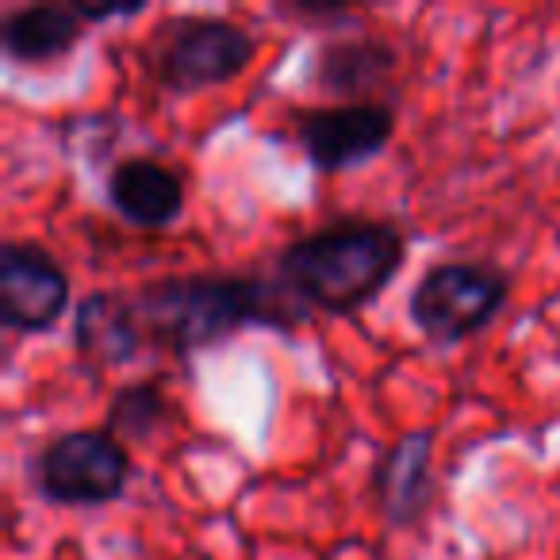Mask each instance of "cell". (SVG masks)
<instances>
[{"instance_id": "obj_8", "label": "cell", "mask_w": 560, "mask_h": 560, "mask_svg": "<svg viewBox=\"0 0 560 560\" xmlns=\"http://www.w3.org/2000/svg\"><path fill=\"white\" fill-rule=\"evenodd\" d=\"M399 50L384 35H330L315 47L307 85L335 96L338 104H369L392 85Z\"/></svg>"}, {"instance_id": "obj_15", "label": "cell", "mask_w": 560, "mask_h": 560, "mask_svg": "<svg viewBox=\"0 0 560 560\" xmlns=\"http://www.w3.org/2000/svg\"><path fill=\"white\" fill-rule=\"evenodd\" d=\"M280 12H284V16H296V20H342V16H350L346 4H312V0H304V4H280Z\"/></svg>"}, {"instance_id": "obj_2", "label": "cell", "mask_w": 560, "mask_h": 560, "mask_svg": "<svg viewBox=\"0 0 560 560\" xmlns=\"http://www.w3.org/2000/svg\"><path fill=\"white\" fill-rule=\"evenodd\" d=\"M404 261L407 234L396 223L346 215L292 238L277 254V272L304 307L353 315L388 289Z\"/></svg>"}, {"instance_id": "obj_11", "label": "cell", "mask_w": 560, "mask_h": 560, "mask_svg": "<svg viewBox=\"0 0 560 560\" xmlns=\"http://www.w3.org/2000/svg\"><path fill=\"white\" fill-rule=\"evenodd\" d=\"M73 346L81 358L101 369L127 365L139 358V350H147V338L135 319L131 292H89L73 312Z\"/></svg>"}, {"instance_id": "obj_12", "label": "cell", "mask_w": 560, "mask_h": 560, "mask_svg": "<svg viewBox=\"0 0 560 560\" xmlns=\"http://www.w3.org/2000/svg\"><path fill=\"white\" fill-rule=\"evenodd\" d=\"M85 35V20L73 4H24L0 24V50L12 62L47 66L66 58Z\"/></svg>"}, {"instance_id": "obj_1", "label": "cell", "mask_w": 560, "mask_h": 560, "mask_svg": "<svg viewBox=\"0 0 560 560\" xmlns=\"http://www.w3.org/2000/svg\"><path fill=\"white\" fill-rule=\"evenodd\" d=\"M131 307L147 346L177 358L211 350L249 327L292 335L307 315L284 284H269L254 272L158 277L131 292Z\"/></svg>"}, {"instance_id": "obj_14", "label": "cell", "mask_w": 560, "mask_h": 560, "mask_svg": "<svg viewBox=\"0 0 560 560\" xmlns=\"http://www.w3.org/2000/svg\"><path fill=\"white\" fill-rule=\"evenodd\" d=\"M73 9L85 24H104V20H127L147 12V4H85V0H73Z\"/></svg>"}, {"instance_id": "obj_10", "label": "cell", "mask_w": 560, "mask_h": 560, "mask_svg": "<svg viewBox=\"0 0 560 560\" xmlns=\"http://www.w3.org/2000/svg\"><path fill=\"white\" fill-rule=\"evenodd\" d=\"M112 211L131 226H170L185 208V180L158 158H124L104 180Z\"/></svg>"}, {"instance_id": "obj_7", "label": "cell", "mask_w": 560, "mask_h": 560, "mask_svg": "<svg viewBox=\"0 0 560 560\" xmlns=\"http://www.w3.org/2000/svg\"><path fill=\"white\" fill-rule=\"evenodd\" d=\"M70 307V277L39 242L0 246V323L16 335H43Z\"/></svg>"}, {"instance_id": "obj_5", "label": "cell", "mask_w": 560, "mask_h": 560, "mask_svg": "<svg viewBox=\"0 0 560 560\" xmlns=\"http://www.w3.org/2000/svg\"><path fill=\"white\" fill-rule=\"evenodd\" d=\"M32 488L47 503L101 506L116 503L131 480L127 445L108 430H70L43 445L32 457Z\"/></svg>"}, {"instance_id": "obj_9", "label": "cell", "mask_w": 560, "mask_h": 560, "mask_svg": "<svg viewBox=\"0 0 560 560\" xmlns=\"http://www.w3.org/2000/svg\"><path fill=\"white\" fill-rule=\"evenodd\" d=\"M369 495L392 529H415L434 503V430L399 434L369 476Z\"/></svg>"}, {"instance_id": "obj_4", "label": "cell", "mask_w": 560, "mask_h": 560, "mask_svg": "<svg viewBox=\"0 0 560 560\" xmlns=\"http://www.w3.org/2000/svg\"><path fill=\"white\" fill-rule=\"evenodd\" d=\"M511 296V277L491 261H438L407 296L415 330L434 346L480 335Z\"/></svg>"}, {"instance_id": "obj_6", "label": "cell", "mask_w": 560, "mask_h": 560, "mask_svg": "<svg viewBox=\"0 0 560 560\" xmlns=\"http://www.w3.org/2000/svg\"><path fill=\"white\" fill-rule=\"evenodd\" d=\"M304 158L319 173H342L373 162L396 135V108L384 101L369 104H323L292 116Z\"/></svg>"}, {"instance_id": "obj_3", "label": "cell", "mask_w": 560, "mask_h": 560, "mask_svg": "<svg viewBox=\"0 0 560 560\" xmlns=\"http://www.w3.org/2000/svg\"><path fill=\"white\" fill-rule=\"evenodd\" d=\"M257 39L242 24L208 12L165 16L142 43V70L165 93H200L234 81L254 62Z\"/></svg>"}, {"instance_id": "obj_13", "label": "cell", "mask_w": 560, "mask_h": 560, "mask_svg": "<svg viewBox=\"0 0 560 560\" xmlns=\"http://www.w3.org/2000/svg\"><path fill=\"white\" fill-rule=\"evenodd\" d=\"M165 422H170V399H165V392L154 381H135L124 384L116 392V399L108 404L104 430L127 445V442H147Z\"/></svg>"}]
</instances>
